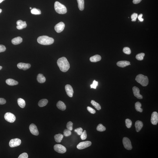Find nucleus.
<instances>
[{
	"label": "nucleus",
	"mask_w": 158,
	"mask_h": 158,
	"mask_svg": "<svg viewBox=\"0 0 158 158\" xmlns=\"http://www.w3.org/2000/svg\"><path fill=\"white\" fill-rule=\"evenodd\" d=\"M54 148L55 151L59 153H65L66 151V149L65 146L59 144L55 145L54 147Z\"/></svg>",
	"instance_id": "0eeeda50"
},
{
	"label": "nucleus",
	"mask_w": 158,
	"mask_h": 158,
	"mask_svg": "<svg viewBox=\"0 0 158 158\" xmlns=\"http://www.w3.org/2000/svg\"><path fill=\"white\" fill-rule=\"evenodd\" d=\"M71 133V131L68 129H65L64 131V135L65 136L67 137L70 136Z\"/></svg>",
	"instance_id": "72a5a7b5"
},
{
	"label": "nucleus",
	"mask_w": 158,
	"mask_h": 158,
	"mask_svg": "<svg viewBox=\"0 0 158 158\" xmlns=\"http://www.w3.org/2000/svg\"><path fill=\"white\" fill-rule=\"evenodd\" d=\"M65 23L63 22H60L55 26V30L58 33H60L63 31L65 28Z\"/></svg>",
	"instance_id": "9d476101"
},
{
	"label": "nucleus",
	"mask_w": 158,
	"mask_h": 158,
	"mask_svg": "<svg viewBox=\"0 0 158 158\" xmlns=\"http://www.w3.org/2000/svg\"><path fill=\"white\" fill-rule=\"evenodd\" d=\"M87 109L90 113L92 114H94L96 113V111L95 110L90 107H88Z\"/></svg>",
	"instance_id": "a19ab883"
},
{
	"label": "nucleus",
	"mask_w": 158,
	"mask_h": 158,
	"mask_svg": "<svg viewBox=\"0 0 158 158\" xmlns=\"http://www.w3.org/2000/svg\"><path fill=\"white\" fill-rule=\"evenodd\" d=\"M143 15L142 14H140L138 16L137 18L139 20V21L140 22H143L144 20V19L142 18Z\"/></svg>",
	"instance_id": "a18cd8bd"
},
{
	"label": "nucleus",
	"mask_w": 158,
	"mask_h": 158,
	"mask_svg": "<svg viewBox=\"0 0 158 158\" xmlns=\"http://www.w3.org/2000/svg\"><path fill=\"white\" fill-rule=\"evenodd\" d=\"M27 25L26 23H25L17 26V28L19 30H21L25 28L27 26Z\"/></svg>",
	"instance_id": "f704fd0d"
},
{
	"label": "nucleus",
	"mask_w": 158,
	"mask_h": 158,
	"mask_svg": "<svg viewBox=\"0 0 158 158\" xmlns=\"http://www.w3.org/2000/svg\"><path fill=\"white\" fill-rule=\"evenodd\" d=\"M117 66L121 67H125L126 66L131 65L130 61H119L116 63Z\"/></svg>",
	"instance_id": "dca6fc26"
},
{
	"label": "nucleus",
	"mask_w": 158,
	"mask_h": 158,
	"mask_svg": "<svg viewBox=\"0 0 158 158\" xmlns=\"http://www.w3.org/2000/svg\"><path fill=\"white\" fill-rule=\"evenodd\" d=\"M37 40L39 43L43 45L52 44L54 41L53 38L46 36H40L37 38Z\"/></svg>",
	"instance_id": "f03ea898"
},
{
	"label": "nucleus",
	"mask_w": 158,
	"mask_h": 158,
	"mask_svg": "<svg viewBox=\"0 0 158 158\" xmlns=\"http://www.w3.org/2000/svg\"><path fill=\"white\" fill-rule=\"evenodd\" d=\"M151 122L153 125H157L158 122V114L156 112L153 113L151 115Z\"/></svg>",
	"instance_id": "f8f14e48"
},
{
	"label": "nucleus",
	"mask_w": 158,
	"mask_h": 158,
	"mask_svg": "<svg viewBox=\"0 0 158 158\" xmlns=\"http://www.w3.org/2000/svg\"><path fill=\"white\" fill-rule=\"evenodd\" d=\"M6 83L9 86H13L18 84V82L13 79H7L6 81Z\"/></svg>",
	"instance_id": "aec40b11"
},
{
	"label": "nucleus",
	"mask_w": 158,
	"mask_h": 158,
	"mask_svg": "<svg viewBox=\"0 0 158 158\" xmlns=\"http://www.w3.org/2000/svg\"><path fill=\"white\" fill-rule=\"evenodd\" d=\"M145 54L143 53L138 54L136 56V58L137 60H138L141 61L144 59V56Z\"/></svg>",
	"instance_id": "7c9ffc66"
},
{
	"label": "nucleus",
	"mask_w": 158,
	"mask_h": 158,
	"mask_svg": "<svg viewBox=\"0 0 158 158\" xmlns=\"http://www.w3.org/2000/svg\"><path fill=\"white\" fill-rule=\"evenodd\" d=\"M83 130L82 129L81 127L79 128H78L75 129L74 130L75 132L77 133L78 135H81L83 132Z\"/></svg>",
	"instance_id": "58836bf2"
},
{
	"label": "nucleus",
	"mask_w": 158,
	"mask_h": 158,
	"mask_svg": "<svg viewBox=\"0 0 158 158\" xmlns=\"http://www.w3.org/2000/svg\"><path fill=\"white\" fill-rule=\"evenodd\" d=\"M6 50V47L3 45H0V52H4Z\"/></svg>",
	"instance_id": "37998d69"
},
{
	"label": "nucleus",
	"mask_w": 158,
	"mask_h": 158,
	"mask_svg": "<svg viewBox=\"0 0 158 158\" xmlns=\"http://www.w3.org/2000/svg\"><path fill=\"white\" fill-rule=\"evenodd\" d=\"M87 135L86 130H84V132H83L82 133L81 135V139L85 140L87 138Z\"/></svg>",
	"instance_id": "e433bc0d"
},
{
	"label": "nucleus",
	"mask_w": 158,
	"mask_h": 158,
	"mask_svg": "<svg viewBox=\"0 0 158 158\" xmlns=\"http://www.w3.org/2000/svg\"><path fill=\"white\" fill-rule=\"evenodd\" d=\"M101 57L99 55H96L90 57V60L92 62H96L101 60Z\"/></svg>",
	"instance_id": "412c9836"
},
{
	"label": "nucleus",
	"mask_w": 158,
	"mask_h": 158,
	"mask_svg": "<svg viewBox=\"0 0 158 158\" xmlns=\"http://www.w3.org/2000/svg\"><path fill=\"white\" fill-rule=\"evenodd\" d=\"M37 80L40 83H43L46 81V79L43 74H39L37 75Z\"/></svg>",
	"instance_id": "4be33fe9"
},
{
	"label": "nucleus",
	"mask_w": 158,
	"mask_h": 158,
	"mask_svg": "<svg viewBox=\"0 0 158 158\" xmlns=\"http://www.w3.org/2000/svg\"><path fill=\"white\" fill-rule=\"evenodd\" d=\"M17 102L19 106L22 108H24L25 106V102L23 99L19 98L17 100Z\"/></svg>",
	"instance_id": "b1692460"
},
{
	"label": "nucleus",
	"mask_w": 158,
	"mask_h": 158,
	"mask_svg": "<svg viewBox=\"0 0 158 158\" xmlns=\"http://www.w3.org/2000/svg\"><path fill=\"white\" fill-rule=\"evenodd\" d=\"M98 85V82L95 80H94L92 84L91 85V88L96 89L97 86Z\"/></svg>",
	"instance_id": "ea45409f"
},
{
	"label": "nucleus",
	"mask_w": 158,
	"mask_h": 158,
	"mask_svg": "<svg viewBox=\"0 0 158 158\" xmlns=\"http://www.w3.org/2000/svg\"><path fill=\"white\" fill-rule=\"evenodd\" d=\"M29 130L31 134L35 136H37L39 135V131L37 127L35 124H31L30 125Z\"/></svg>",
	"instance_id": "9b49d317"
},
{
	"label": "nucleus",
	"mask_w": 158,
	"mask_h": 158,
	"mask_svg": "<svg viewBox=\"0 0 158 158\" xmlns=\"http://www.w3.org/2000/svg\"><path fill=\"white\" fill-rule=\"evenodd\" d=\"M21 143V140L18 138H16L12 139L10 140L9 145L10 147L13 148L19 146Z\"/></svg>",
	"instance_id": "1a4fd4ad"
},
{
	"label": "nucleus",
	"mask_w": 158,
	"mask_h": 158,
	"mask_svg": "<svg viewBox=\"0 0 158 158\" xmlns=\"http://www.w3.org/2000/svg\"><path fill=\"white\" fill-rule=\"evenodd\" d=\"M5 0H0V3H1L3 2V1Z\"/></svg>",
	"instance_id": "09e8293b"
},
{
	"label": "nucleus",
	"mask_w": 158,
	"mask_h": 158,
	"mask_svg": "<svg viewBox=\"0 0 158 158\" xmlns=\"http://www.w3.org/2000/svg\"><path fill=\"white\" fill-rule=\"evenodd\" d=\"M28 158V155L26 153H23L21 154L18 157V158Z\"/></svg>",
	"instance_id": "79ce46f5"
},
{
	"label": "nucleus",
	"mask_w": 158,
	"mask_h": 158,
	"mask_svg": "<svg viewBox=\"0 0 158 158\" xmlns=\"http://www.w3.org/2000/svg\"><path fill=\"white\" fill-rule=\"evenodd\" d=\"M123 143L124 147L127 150H131L132 149L131 142L130 139L126 137H124L123 139Z\"/></svg>",
	"instance_id": "39448f33"
},
{
	"label": "nucleus",
	"mask_w": 158,
	"mask_h": 158,
	"mask_svg": "<svg viewBox=\"0 0 158 158\" xmlns=\"http://www.w3.org/2000/svg\"><path fill=\"white\" fill-rule=\"evenodd\" d=\"M78 3V6L79 9L83 11L84 8V0H77Z\"/></svg>",
	"instance_id": "5701e85b"
},
{
	"label": "nucleus",
	"mask_w": 158,
	"mask_h": 158,
	"mask_svg": "<svg viewBox=\"0 0 158 158\" xmlns=\"http://www.w3.org/2000/svg\"><path fill=\"white\" fill-rule=\"evenodd\" d=\"M73 123L72 122L69 121L67 123V125H66V127H67V129H68L70 131H72L73 130Z\"/></svg>",
	"instance_id": "c9c22d12"
},
{
	"label": "nucleus",
	"mask_w": 158,
	"mask_h": 158,
	"mask_svg": "<svg viewBox=\"0 0 158 158\" xmlns=\"http://www.w3.org/2000/svg\"><path fill=\"white\" fill-rule=\"evenodd\" d=\"M54 8L56 12L60 14H64L67 12L65 6L57 1L55 2Z\"/></svg>",
	"instance_id": "7ed1b4c3"
},
{
	"label": "nucleus",
	"mask_w": 158,
	"mask_h": 158,
	"mask_svg": "<svg viewBox=\"0 0 158 158\" xmlns=\"http://www.w3.org/2000/svg\"><path fill=\"white\" fill-rule=\"evenodd\" d=\"M135 80L142 86H146L149 84V80L147 76L142 74L138 75Z\"/></svg>",
	"instance_id": "20e7f679"
},
{
	"label": "nucleus",
	"mask_w": 158,
	"mask_h": 158,
	"mask_svg": "<svg viewBox=\"0 0 158 158\" xmlns=\"http://www.w3.org/2000/svg\"><path fill=\"white\" fill-rule=\"evenodd\" d=\"M48 102V101L46 99H42L39 102L38 105L41 107L46 106Z\"/></svg>",
	"instance_id": "393cba45"
},
{
	"label": "nucleus",
	"mask_w": 158,
	"mask_h": 158,
	"mask_svg": "<svg viewBox=\"0 0 158 158\" xmlns=\"http://www.w3.org/2000/svg\"><path fill=\"white\" fill-rule=\"evenodd\" d=\"M17 66L20 69L26 70L30 68L31 65L29 64H26L20 62L18 64Z\"/></svg>",
	"instance_id": "2eb2a0df"
},
{
	"label": "nucleus",
	"mask_w": 158,
	"mask_h": 158,
	"mask_svg": "<svg viewBox=\"0 0 158 158\" xmlns=\"http://www.w3.org/2000/svg\"><path fill=\"white\" fill-rule=\"evenodd\" d=\"M125 123L126 127L128 128H130L131 127L132 122L131 120L129 119H126L125 120Z\"/></svg>",
	"instance_id": "2f4dec72"
},
{
	"label": "nucleus",
	"mask_w": 158,
	"mask_h": 158,
	"mask_svg": "<svg viewBox=\"0 0 158 158\" xmlns=\"http://www.w3.org/2000/svg\"><path fill=\"white\" fill-rule=\"evenodd\" d=\"M97 130L99 131L102 132L106 130V128L102 124H99L97 127Z\"/></svg>",
	"instance_id": "c756f323"
},
{
	"label": "nucleus",
	"mask_w": 158,
	"mask_h": 158,
	"mask_svg": "<svg viewBox=\"0 0 158 158\" xmlns=\"http://www.w3.org/2000/svg\"><path fill=\"white\" fill-rule=\"evenodd\" d=\"M22 41L23 39L22 37H18L13 39L12 40V42L14 45H17L22 43Z\"/></svg>",
	"instance_id": "6ab92c4d"
},
{
	"label": "nucleus",
	"mask_w": 158,
	"mask_h": 158,
	"mask_svg": "<svg viewBox=\"0 0 158 158\" xmlns=\"http://www.w3.org/2000/svg\"><path fill=\"white\" fill-rule=\"evenodd\" d=\"M143 126V124L141 121L138 120L135 122V126L136 127V131L139 132L140 130Z\"/></svg>",
	"instance_id": "f3484780"
},
{
	"label": "nucleus",
	"mask_w": 158,
	"mask_h": 158,
	"mask_svg": "<svg viewBox=\"0 0 158 158\" xmlns=\"http://www.w3.org/2000/svg\"><path fill=\"white\" fill-rule=\"evenodd\" d=\"M91 141H87L80 142L77 146V148L79 150H81L91 146Z\"/></svg>",
	"instance_id": "6e6552de"
},
{
	"label": "nucleus",
	"mask_w": 158,
	"mask_h": 158,
	"mask_svg": "<svg viewBox=\"0 0 158 158\" xmlns=\"http://www.w3.org/2000/svg\"><path fill=\"white\" fill-rule=\"evenodd\" d=\"M31 12L32 14L35 15H39L41 14V11L40 9L35 8L31 9Z\"/></svg>",
	"instance_id": "c85d7f7f"
},
{
	"label": "nucleus",
	"mask_w": 158,
	"mask_h": 158,
	"mask_svg": "<svg viewBox=\"0 0 158 158\" xmlns=\"http://www.w3.org/2000/svg\"><path fill=\"white\" fill-rule=\"evenodd\" d=\"M65 89L68 96L70 97H72L73 96L74 91L72 86L70 85H66L65 86Z\"/></svg>",
	"instance_id": "ddd939ff"
},
{
	"label": "nucleus",
	"mask_w": 158,
	"mask_h": 158,
	"mask_svg": "<svg viewBox=\"0 0 158 158\" xmlns=\"http://www.w3.org/2000/svg\"><path fill=\"white\" fill-rule=\"evenodd\" d=\"M123 51L124 53L127 55H130L131 53V49L130 48L127 47H124L123 49Z\"/></svg>",
	"instance_id": "473e14b6"
},
{
	"label": "nucleus",
	"mask_w": 158,
	"mask_h": 158,
	"mask_svg": "<svg viewBox=\"0 0 158 158\" xmlns=\"http://www.w3.org/2000/svg\"><path fill=\"white\" fill-rule=\"evenodd\" d=\"M141 103L139 102H137L135 104V108L137 111L140 112H143L142 109L141 108Z\"/></svg>",
	"instance_id": "bb28decb"
},
{
	"label": "nucleus",
	"mask_w": 158,
	"mask_h": 158,
	"mask_svg": "<svg viewBox=\"0 0 158 158\" xmlns=\"http://www.w3.org/2000/svg\"><path fill=\"white\" fill-rule=\"evenodd\" d=\"M5 120L8 122L13 123L16 120V117L14 115L10 112H7L5 114Z\"/></svg>",
	"instance_id": "423d86ee"
},
{
	"label": "nucleus",
	"mask_w": 158,
	"mask_h": 158,
	"mask_svg": "<svg viewBox=\"0 0 158 158\" xmlns=\"http://www.w3.org/2000/svg\"><path fill=\"white\" fill-rule=\"evenodd\" d=\"M57 63L60 70L62 72H66L70 68L69 63L67 59L65 57H62L59 59L58 60Z\"/></svg>",
	"instance_id": "f257e3e1"
},
{
	"label": "nucleus",
	"mask_w": 158,
	"mask_h": 158,
	"mask_svg": "<svg viewBox=\"0 0 158 158\" xmlns=\"http://www.w3.org/2000/svg\"><path fill=\"white\" fill-rule=\"evenodd\" d=\"M2 69V66H0V70H1Z\"/></svg>",
	"instance_id": "8fccbe9b"
},
{
	"label": "nucleus",
	"mask_w": 158,
	"mask_h": 158,
	"mask_svg": "<svg viewBox=\"0 0 158 158\" xmlns=\"http://www.w3.org/2000/svg\"><path fill=\"white\" fill-rule=\"evenodd\" d=\"M63 138V135L61 134L56 135L54 136L55 141L57 143H60Z\"/></svg>",
	"instance_id": "a878e982"
},
{
	"label": "nucleus",
	"mask_w": 158,
	"mask_h": 158,
	"mask_svg": "<svg viewBox=\"0 0 158 158\" xmlns=\"http://www.w3.org/2000/svg\"><path fill=\"white\" fill-rule=\"evenodd\" d=\"M25 23H26V22H25V21H24V22H23V21H22V20H19L17 21V25H19Z\"/></svg>",
	"instance_id": "49530a36"
},
{
	"label": "nucleus",
	"mask_w": 158,
	"mask_h": 158,
	"mask_svg": "<svg viewBox=\"0 0 158 158\" xmlns=\"http://www.w3.org/2000/svg\"><path fill=\"white\" fill-rule=\"evenodd\" d=\"M30 9H32V8H31V7H30Z\"/></svg>",
	"instance_id": "603ef678"
},
{
	"label": "nucleus",
	"mask_w": 158,
	"mask_h": 158,
	"mask_svg": "<svg viewBox=\"0 0 158 158\" xmlns=\"http://www.w3.org/2000/svg\"><path fill=\"white\" fill-rule=\"evenodd\" d=\"M2 9H0V13L1 12H2Z\"/></svg>",
	"instance_id": "3c124183"
},
{
	"label": "nucleus",
	"mask_w": 158,
	"mask_h": 158,
	"mask_svg": "<svg viewBox=\"0 0 158 158\" xmlns=\"http://www.w3.org/2000/svg\"><path fill=\"white\" fill-rule=\"evenodd\" d=\"M91 103L93 106L98 110H99L101 109V107L99 104L98 103L94 100H92L91 102Z\"/></svg>",
	"instance_id": "cd10ccee"
},
{
	"label": "nucleus",
	"mask_w": 158,
	"mask_h": 158,
	"mask_svg": "<svg viewBox=\"0 0 158 158\" xmlns=\"http://www.w3.org/2000/svg\"><path fill=\"white\" fill-rule=\"evenodd\" d=\"M57 107L59 109L64 111L66 109V106L65 104L61 101H59L57 102Z\"/></svg>",
	"instance_id": "a211bd4d"
},
{
	"label": "nucleus",
	"mask_w": 158,
	"mask_h": 158,
	"mask_svg": "<svg viewBox=\"0 0 158 158\" xmlns=\"http://www.w3.org/2000/svg\"><path fill=\"white\" fill-rule=\"evenodd\" d=\"M138 15L137 14L134 13L132 14L131 16V21L132 22H135L136 21V19L137 18Z\"/></svg>",
	"instance_id": "4c0bfd02"
},
{
	"label": "nucleus",
	"mask_w": 158,
	"mask_h": 158,
	"mask_svg": "<svg viewBox=\"0 0 158 158\" xmlns=\"http://www.w3.org/2000/svg\"><path fill=\"white\" fill-rule=\"evenodd\" d=\"M132 89L134 94L135 97L140 99L143 98V96L140 94V91L138 88L136 86H134L133 88Z\"/></svg>",
	"instance_id": "4468645a"
},
{
	"label": "nucleus",
	"mask_w": 158,
	"mask_h": 158,
	"mask_svg": "<svg viewBox=\"0 0 158 158\" xmlns=\"http://www.w3.org/2000/svg\"><path fill=\"white\" fill-rule=\"evenodd\" d=\"M6 102V101L5 99L0 98V105L4 104Z\"/></svg>",
	"instance_id": "c03bdc74"
},
{
	"label": "nucleus",
	"mask_w": 158,
	"mask_h": 158,
	"mask_svg": "<svg viewBox=\"0 0 158 158\" xmlns=\"http://www.w3.org/2000/svg\"><path fill=\"white\" fill-rule=\"evenodd\" d=\"M142 0H133V2L134 4H137L139 3Z\"/></svg>",
	"instance_id": "de8ad7c7"
}]
</instances>
